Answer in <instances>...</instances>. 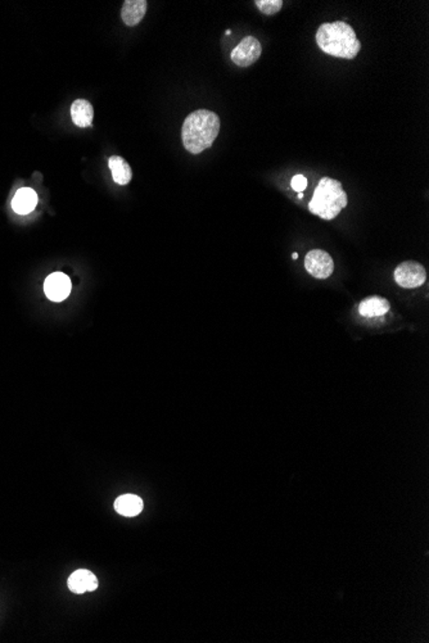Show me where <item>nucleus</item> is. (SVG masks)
Wrapping results in <instances>:
<instances>
[{"label":"nucleus","instance_id":"f257e3e1","mask_svg":"<svg viewBox=\"0 0 429 643\" xmlns=\"http://www.w3.org/2000/svg\"><path fill=\"white\" fill-rule=\"evenodd\" d=\"M220 133V117L212 111L198 109L186 117L181 128L183 145L189 153L200 154L212 147Z\"/></svg>","mask_w":429,"mask_h":643},{"label":"nucleus","instance_id":"f03ea898","mask_svg":"<svg viewBox=\"0 0 429 643\" xmlns=\"http://www.w3.org/2000/svg\"><path fill=\"white\" fill-rule=\"evenodd\" d=\"M316 43L325 54L344 59L356 58L361 49L355 30L342 21L322 23L316 32Z\"/></svg>","mask_w":429,"mask_h":643},{"label":"nucleus","instance_id":"7ed1b4c3","mask_svg":"<svg viewBox=\"0 0 429 643\" xmlns=\"http://www.w3.org/2000/svg\"><path fill=\"white\" fill-rule=\"evenodd\" d=\"M347 206V194L338 180L322 178L308 204L311 214L322 220H333Z\"/></svg>","mask_w":429,"mask_h":643},{"label":"nucleus","instance_id":"20e7f679","mask_svg":"<svg viewBox=\"0 0 429 643\" xmlns=\"http://www.w3.org/2000/svg\"><path fill=\"white\" fill-rule=\"evenodd\" d=\"M394 281L406 289L422 286L427 280V271L422 264L415 261H405L394 270Z\"/></svg>","mask_w":429,"mask_h":643},{"label":"nucleus","instance_id":"39448f33","mask_svg":"<svg viewBox=\"0 0 429 643\" xmlns=\"http://www.w3.org/2000/svg\"><path fill=\"white\" fill-rule=\"evenodd\" d=\"M262 53V47L255 36H246L231 51V61L239 67H250L256 63Z\"/></svg>","mask_w":429,"mask_h":643},{"label":"nucleus","instance_id":"423d86ee","mask_svg":"<svg viewBox=\"0 0 429 643\" xmlns=\"http://www.w3.org/2000/svg\"><path fill=\"white\" fill-rule=\"evenodd\" d=\"M305 267L316 279H328L334 271V262L325 250H310L305 258Z\"/></svg>","mask_w":429,"mask_h":643},{"label":"nucleus","instance_id":"0eeeda50","mask_svg":"<svg viewBox=\"0 0 429 643\" xmlns=\"http://www.w3.org/2000/svg\"><path fill=\"white\" fill-rule=\"evenodd\" d=\"M71 280L64 272L50 274L44 283L45 295L53 302H62L71 293Z\"/></svg>","mask_w":429,"mask_h":643},{"label":"nucleus","instance_id":"6e6552de","mask_svg":"<svg viewBox=\"0 0 429 643\" xmlns=\"http://www.w3.org/2000/svg\"><path fill=\"white\" fill-rule=\"evenodd\" d=\"M68 588L73 594H85L93 592L98 588V579L93 572L86 569H80L72 572L68 578Z\"/></svg>","mask_w":429,"mask_h":643},{"label":"nucleus","instance_id":"1a4fd4ad","mask_svg":"<svg viewBox=\"0 0 429 643\" xmlns=\"http://www.w3.org/2000/svg\"><path fill=\"white\" fill-rule=\"evenodd\" d=\"M148 3L145 0H126L121 9V18L129 27H134L143 20Z\"/></svg>","mask_w":429,"mask_h":643},{"label":"nucleus","instance_id":"9d476101","mask_svg":"<svg viewBox=\"0 0 429 643\" xmlns=\"http://www.w3.org/2000/svg\"><path fill=\"white\" fill-rule=\"evenodd\" d=\"M71 118L78 128H90L94 120V108L92 103L86 99L75 100L71 106Z\"/></svg>","mask_w":429,"mask_h":643},{"label":"nucleus","instance_id":"9b49d317","mask_svg":"<svg viewBox=\"0 0 429 643\" xmlns=\"http://www.w3.org/2000/svg\"><path fill=\"white\" fill-rule=\"evenodd\" d=\"M389 308V302L386 298L380 295H372L360 302L358 312L364 317H377L386 314Z\"/></svg>","mask_w":429,"mask_h":643},{"label":"nucleus","instance_id":"f8f14e48","mask_svg":"<svg viewBox=\"0 0 429 643\" xmlns=\"http://www.w3.org/2000/svg\"><path fill=\"white\" fill-rule=\"evenodd\" d=\"M37 204V195L35 190L30 188H22L18 189L16 193L15 198L12 200V208L16 214H29L35 209Z\"/></svg>","mask_w":429,"mask_h":643},{"label":"nucleus","instance_id":"ddd939ff","mask_svg":"<svg viewBox=\"0 0 429 643\" xmlns=\"http://www.w3.org/2000/svg\"><path fill=\"white\" fill-rule=\"evenodd\" d=\"M115 510L122 516L133 518L143 510V501L135 494H123L115 501Z\"/></svg>","mask_w":429,"mask_h":643},{"label":"nucleus","instance_id":"4468645a","mask_svg":"<svg viewBox=\"0 0 429 643\" xmlns=\"http://www.w3.org/2000/svg\"><path fill=\"white\" fill-rule=\"evenodd\" d=\"M108 165L112 172V178L116 184L126 185L133 179V171L125 158L120 156H112L108 159Z\"/></svg>","mask_w":429,"mask_h":643},{"label":"nucleus","instance_id":"2eb2a0df","mask_svg":"<svg viewBox=\"0 0 429 643\" xmlns=\"http://www.w3.org/2000/svg\"><path fill=\"white\" fill-rule=\"evenodd\" d=\"M256 6L264 15L272 16L279 12L283 7V1L282 0H258Z\"/></svg>","mask_w":429,"mask_h":643},{"label":"nucleus","instance_id":"dca6fc26","mask_svg":"<svg viewBox=\"0 0 429 643\" xmlns=\"http://www.w3.org/2000/svg\"><path fill=\"white\" fill-rule=\"evenodd\" d=\"M291 185H292V189H294V192H297V193H303V190H305L306 186H308V179H306L303 175H296L294 179H292Z\"/></svg>","mask_w":429,"mask_h":643},{"label":"nucleus","instance_id":"f3484780","mask_svg":"<svg viewBox=\"0 0 429 643\" xmlns=\"http://www.w3.org/2000/svg\"><path fill=\"white\" fill-rule=\"evenodd\" d=\"M292 258H294V259H297V258H298V253H294V255H292Z\"/></svg>","mask_w":429,"mask_h":643},{"label":"nucleus","instance_id":"a211bd4d","mask_svg":"<svg viewBox=\"0 0 429 643\" xmlns=\"http://www.w3.org/2000/svg\"><path fill=\"white\" fill-rule=\"evenodd\" d=\"M298 198H300V200H302V198H303V193H298Z\"/></svg>","mask_w":429,"mask_h":643},{"label":"nucleus","instance_id":"6ab92c4d","mask_svg":"<svg viewBox=\"0 0 429 643\" xmlns=\"http://www.w3.org/2000/svg\"><path fill=\"white\" fill-rule=\"evenodd\" d=\"M231 34V30H226V35H230Z\"/></svg>","mask_w":429,"mask_h":643}]
</instances>
